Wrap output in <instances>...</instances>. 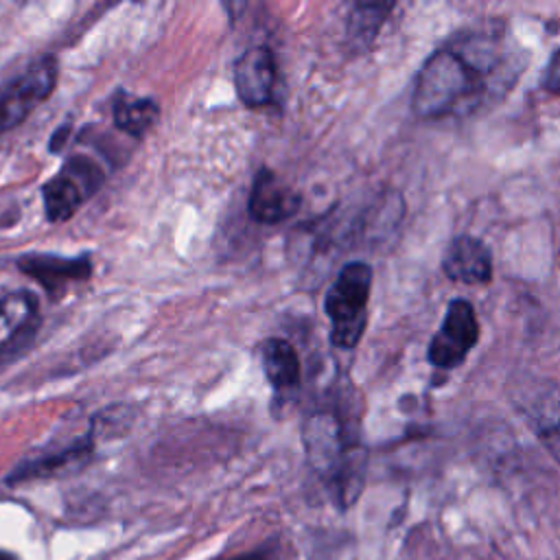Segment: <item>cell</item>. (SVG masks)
<instances>
[{
    "label": "cell",
    "instance_id": "6da1fadb",
    "mask_svg": "<svg viewBox=\"0 0 560 560\" xmlns=\"http://www.w3.org/2000/svg\"><path fill=\"white\" fill-rule=\"evenodd\" d=\"M518 48L497 31L457 35L422 63L411 109L422 120L468 116L503 96L521 72Z\"/></svg>",
    "mask_w": 560,
    "mask_h": 560
},
{
    "label": "cell",
    "instance_id": "7a4b0ae2",
    "mask_svg": "<svg viewBox=\"0 0 560 560\" xmlns=\"http://www.w3.org/2000/svg\"><path fill=\"white\" fill-rule=\"evenodd\" d=\"M304 451L311 468L328 483L341 508L354 503L363 486V455L350 442L343 422L330 411H317L304 422Z\"/></svg>",
    "mask_w": 560,
    "mask_h": 560
},
{
    "label": "cell",
    "instance_id": "3957f363",
    "mask_svg": "<svg viewBox=\"0 0 560 560\" xmlns=\"http://www.w3.org/2000/svg\"><path fill=\"white\" fill-rule=\"evenodd\" d=\"M372 289V267L348 262L330 284L324 308L330 319V341L335 348L352 350L368 324V300Z\"/></svg>",
    "mask_w": 560,
    "mask_h": 560
},
{
    "label": "cell",
    "instance_id": "277c9868",
    "mask_svg": "<svg viewBox=\"0 0 560 560\" xmlns=\"http://www.w3.org/2000/svg\"><path fill=\"white\" fill-rule=\"evenodd\" d=\"M105 175L101 166L88 155H72L59 171L42 186L44 210L50 223L68 221L79 206L92 197Z\"/></svg>",
    "mask_w": 560,
    "mask_h": 560
},
{
    "label": "cell",
    "instance_id": "5b68a950",
    "mask_svg": "<svg viewBox=\"0 0 560 560\" xmlns=\"http://www.w3.org/2000/svg\"><path fill=\"white\" fill-rule=\"evenodd\" d=\"M57 59L39 57L22 74L0 88V136L18 127L57 85Z\"/></svg>",
    "mask_w": 560,
    "mask_h": 560
},
{
    "label": "cell",
    "instance_id": "8992f818",
    "mask_svg": "<svg viewBox=\"0 0 560 560\" xmlns=\"http://www.w3.org/2000/svg\"><path fill=\"white\" fill-rule=\"evenodd\" d=\"M479 341V322L475 308L466 300H453L444 313L440 330L429 343V361L433 368L453 370L464 363Z\"/></svg>",
    "mask_w": 560,
    "mask_h": 560
},
{
    "label": "cell",
    "instance_id": "52a82bcc",
    "mask_svg": "<svg viewBox=\"0 0 560 560\" xmlns=\"http://www.w3.org/2000/svg\"><path fill=\"white\" fill-rule=\"evenodd\" d=\"M276 57L269 46H252L234 63V85L247 107H265L276 94Z\"/></svg>",
    "mask_w": 560,
    "mask_h": 560
},
{
    "label": "cell",
    "instance_id": "ba28073f",
    "mask_svg": "<svg viewBox=\"0 0 560 560\" xmlns=\"http://www.w3.org/2000/svg\"><path fill=\"white\" fill-rule=\"evenodd\" d=\"M18 269L37 280L50 298L61 295L70 284L83 282L92 276L90 256H59V254H24L18 258Z\"/></svg>",
    "mask_w": 560,
    "mask_h": 560
},
{
    "label": "cell",
    "instance_id": "9c48e42d",
    "mask_svg": "<svg viewBox=\"0 0 560 560\" xmlns=\"http://www.w3.org/2000/svg\"><path fill=\"white\" fill-rule=\"evenodd\" d=\"M300 208V195L293 192L287 184L280 182V177L262 166L254 175L249 199H247V210L249 217L256 223L262 225H276L287 221L291 214H295Z\"/></svg>",
    "mask_w": 560,
    "mask_h": 560
},
{
    "label": "cell",
    "instance_id": "30bf717a",
    "mask_svg": "<svg viewBox=\"0 0 560 560\" xmlns=\"http://www.w3.org/2000/svg\"><path fill=\"white\" fill-rule=\"evenodd\" d=\"M442 267L455 282L488 284L492 278V254L477 236L462 234L451 241Z\"/></svg>",
    "mask_w": 560,
    "mask_h": 560
},
{
    "label": "cell",
    "instance_id": "8fae6325",
    "mask_svg": "<svg viewBox=\"0 0 560 560\" xmlns=\"http://www.w3.org/2000/svg\"><path fill=\"white\" fill-rule=\"evenodd\" d=\"M92 453H94V433L85 435L83 440H79V442L57 451V453H50V455H44V457L20 464L7 477V483H20V481H31V479H48V477H59V475L74 472V470L83 468L90 462Z\"/></svg>",
    "mask_w": 560,
    "mask_h": 560
},
{
    "label": "cell",
    "instance_id": "7c38bea8",
    "mask_svg": "<svg viewBox=\"0 0 560 560\" xmlns=\"http://www.w3.org/2000/svg\"><path fill=\"white\" fill-rule=\"evenodd\" d=\"M37 324V300L28 291L0 295V352H7Z\"/></svg>",
    "mask_w": 560,
    "mask_h": 560
},
{
    "label": "cell",
    "instance_id": "4fadbf2b",
    "mask_svg": "<svg viewBox=\"0 0 560 560\" xmlns=\"http://www.w3.org/2000/svg\"><path fill=\"white\" fill-rule=\"evenodd\" d=\"M260 361L269 385L276 392H289L300 385V359L293 346L284 339H267L260 348Z\"/></svg>",
    "mask_w": 560,
    "mask_h": 560
},
{
    "label": "cell",
    "instance_id": "5bb4252c",
    "mask_svg": "<svg viewBox=\"0 0 560 560\" xmlns=\"http://www.w3.org/2000/svg\"><path fill=\"white\" fill-rule=\"evenodd\" d=\"M112 116L114 125L131 136V138H142L158 120L160 107L153 98L136 96L125 90H118L114 101H112Z\"/></svg>",
    "mask_w": 560,
    "mask_h": 560
},
{
    "label": "cell",
    "instance_id": "9a60e30c",
    "mask_svg": "<svg viewBox=\"0 0 560 560\" xmlns=\"http://www.w3.org/2000/svg\"><path fill=\"white\" fill-rule=\"evenodd\" d=\"M394 4H383V2H359L350 11L348 20V33L352 39L359 44H370L374 35L378 33L381 24L385 22L387 13L392 11Z\"/></svg>",
    "mask_w": 560,
    "mask_h": 560
},
{
    "label": "cell",
    "instance_id": "2e32d148",
    "mask_svg": "<svg viewBox=\"0 0 560 560\" xmlns=\"http://www.w3.org/2000/svg\"><path fill=\"white\" fill-rule=\"evenodd\" d=\"M540 442L560 462V418L540 427Z\"/></svg>",
    "mask_w": 560,
    "mask_h": 560
},
{
    "label": "cell",
    "instance_id": "e0dca14e",
    "mask_svg": "<svg viewBox=\"0 0 560 560\" xmlns=\"http://www.w3.org/2000/svg\"><path fill=\"white\" fill-rule=\"evenodd\" d=\"M542 85H545V90L560 94V48L553 52V57L547 63Z\"/></svg>",
    "mask_w": 560,
    "mask_h": 560
},
{
    "label": "cell",
    "instance_id": "ac0fdd59",
    "mask_svg": "<svg viewBox=\"0 0 560 560\" xmlns=\"http://www.w3.org/2000/svg\"><path fill=\"white\" fill-rule=\"evenodd\" d=\"M70 122H63V125H59L57 129H55V133L50 136V151L52 153H57V151H61V147L66 144V138H68V133H70Z\"/></svg>",
    "mask_w": 560,
    "mask_h": 560
},
{
    "label": "cell",
    "instance_id": "d6986e66",
    "mask_svg": "<svg viewBox=\"0 0 560 560\" xmlns=\"http://www.w3.org/2000/svg\"><path fill=\"white\" fill-rule=\"evenodd\" d=\"M228 560H276V551L271 547H267V549H256V551H249V553H243L236 558H228Z\"/></svg>",
    "mask_w": 560,
    "mask_h": 560
},
{
    "label": "cell",
    "instance_id": "ffe728a7",
    "mask_svg": "<svg viewBox=\"0 0 560 560\" xmlns=\"http://www.w3.org/2000/svg\"><path fill=\"white\" fill-rule=\"evenodd\" d=\"M0 560H15V556H13L11 551H4V549H0Z\"/></svg>",
    "mask_w": 560,
    "mask_h": 560
}]
</instances>
